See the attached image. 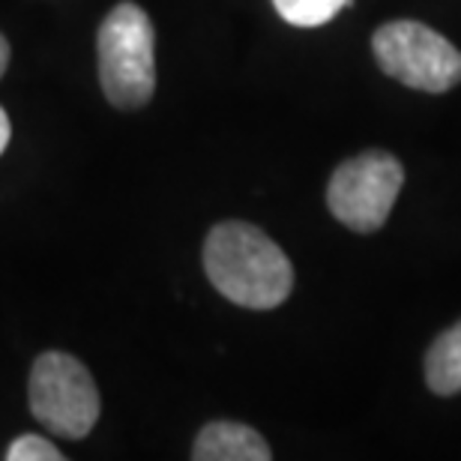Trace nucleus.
<instances>
[{"instance_id": "1", "label": "nucleus", "mask_w": 461, "mask_h": 461, "mask_svg": "<svg viewBox=\"0 0 461 461\" xmlns=\"http://www.w3.org/2000/svg\"><path fill=\"white\" fill-rule=\"evenodd\" d=\"M204 270L225 300L243 309H276L294 291V267L279 243L249 222H222L207 234Z\"/></svg>"}, {"instance_id": "2", "label": "nucleus", "mask_w": 461, "mask_h": 461, "mask_svg": "<svg viewBox=\"0 0 461 461\" xmlns=\"http://www.w3.org/2000/svg\"><path fill=\"white\" fill-rule=\"evenodd\" d=\"M156 33L138 4H120L99 27V81L108 103L123 112L144 108L156 90Z\"/></svg>"}, {"instance_id": "3", "label": "nucleus", "mask_w": 461, "mask_h": 461, "mask_svg": "<svg viewBox=\"0 0 461 461\" xmlns=\"http://www.w3.org/2000/svg\"><path fill=\"white\" fill-rule=\"evenodd\" d=\"M31 411L45 429L60 438L81 440L99 420V390L87 366L63 350H49L31 372Z\"/></svg>"}, {"instance_id": "4", "label": "nucleus", "mask_w": 461, "mask_h": 461, "mask_svg": "<svg viewBox=\"0 0 461 461\" xmlns=\"http://www.w3.org/2000/svg\"><path fill=\"white\" fill-rule=\"evenodd\" d=\"M386 76L426 94H447L461 81V51L447 36L420 22H390L372 40Z\"/></svg>"}, {"instance_id": "5", "label": "nucleus", "mask_w": 461, "mask_h": 461, "mask_svg": "<svg viewBox=\"0 0 461 461\" xmlns=\"http://www.w3.org/2000/svg\"><path fill=\"white\" fill-rule=\"evenodd\" d=\"M402 183L404 168L395 156L366 150L333 171L327 189L330 213L357 234H372L390 219Z\"/></svg>"}, {"instance_id": "6", "label": "nucleus", "mask_w": 461, "mask_h": 461, "mask_svg": "<svg viewBox=\"0 0 461 461\" xmlns=\"http://www.w3.org/2000/svg\"><path fill=\"white\" fill-rule=\"evenodd\" d=\"M195 461H270L267 440L243 422H210L192 449Z\"/></svg>"}, {"instance_id": "7", "label": "nucleus", "mask_w": 461, "mask_h": 461, "mask_svg": "<svg viewBox=\"0 0 461 461\" xmlns=\"http://www.w3.org/2000/svg\"><path fill=\"white\" fill-rule=\"evenodd\" d=\"M426 384L438 395L461 393V321L429 348Z\"/></svg>"}, {"instance_id": "8", "label": "nucleus", "mask_w": 461, "mask_h": 461, "mask_svg": "<svg viewBox=\"0 0 461 461\" xmlns=\"http://www.w3.org/2000/svg\"><path fill=\"white\" fill-rule=\"evenodd\" d=\"M273 6L288 24L318 27L336 18L345 6H354V0H273Z\"/></svg>"}, {"instance_id": "9", "label": "nucleus", "mask_w": 461, "mask_h": 461, "mask_svg": "<svg viewBox=\"0 0 461 461\" xmlns=\"http://www.w3.org/2000/svg\"><path fill=\"white\" fill-rule=\"evenodd\" d=\"M6 458L9 461H60L63 453L51 444V440H45L40 435H24L9 444Z\"/></svg>"}, {"instance_id": "10", "label": "nucleus", "mask_w": 461, "mask_h": 461, "mask_svg": "<svg viewBox=\"0 0 461 461\" xmlns=\"http://www.w3.org/2000/svg\"><path fill=\"white\" fill-rule=\"evenodd\" d=\"M9 135H13V126H9V117H6V112H4V108H0V153L6 150Z\"/></svg>"}, {"instance_id": "11", "label": "nucleus", "mask_w": 461, "mask_h": 461, "mask_svg": "<svg viewBox=\"0 0 461 461\" xmlns=\"http://www.w3.org/2000/svg\"><path fill=\"white\" fill-rule=\"evenodd\" d=\"M6 63H9V42L0 36V78H4V72H6Z\"/></svg>"}]
</instances>
